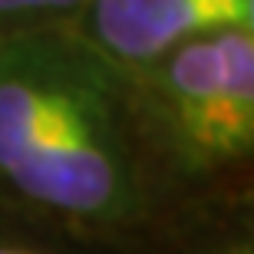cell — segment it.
Masks as SVG:
<instances>
[{"label":"cell","mask_w":254,"mask_h":254,"mask_svg":"<svg viewBox=\"0 0 254 254\" xmlns=\"http://www.w3.org/2000/svg\"><path fill=\"white\" fill-rule=\"evenodd\" d=\"M129 83L155 215L254 198V27L189 40Z\"/></svg>","instance_id":"cell-2"},{"label":"cell","mask_w":254,"mask_h":254,"mask_svg":"<svg viewBox=\"0 0 254 254\" xmlns=\"http://www.w3.org/2000/svg\"><path fill=\"white\" fill-rule=\"evenodd\" d=\"M119 254H254V198L165 208Z\"/></svg>","instance_id":"cell-4"},{"label":"cell","mask_w":254,"mask_h":254,"mask_svg":"<svg viewBox=\"0 0 254 254\" xmlns=\"http://www.w3.org/2000/svg\"><path fill=\"white\" fill-rule=\"evenodd\" d=\"M0 205L109 245L155 218L129 69L69 23L0 33Z\"/></svg>","instance_id":"cell-1"},{"label":"cell","mask_w":254,"mask_h":254,"mask_svg":"<svg viewBox=\"0 0 254 254\" xmlns=\"http://www.w3.org/2000/svg\"><path fill=\"white\" fill-rule=\"evenodd\" d=\"M0 254H119V245L73 235L0 205Z\"/></svg>","instance_id":"cell-5"},{"label":"cell","mask_w":254,"mask_h":254,"mask_svg":"<svg viewBox=\"0 0 254 254\" xmlns=\"http://www.w3.org/2000/svg\"><path fill=\"white\" fill-rule=\"evenodd\" d=\"M89 0H0V33L73 23Z\"/></svg>","instance_id":"cell-6"},{"label":"cell","mask_w":254,"mask_h":254,"mask_svg":"<svg viewBox=\"0 0 254 254\" xmlns=\"http://www.w3.org/2000/svg\"><path fill=\"white\" fill-rule=\"evenodd\" d=\"M69 27L123 69L221 30L254 27V0H89Z\"/></svg>","instance_id":"cell-3"}]
</instances>
